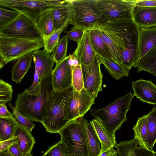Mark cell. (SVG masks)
I'll use <instances>...</instances> for the list:
<instances>
[{"label":"cell","instance_id":"obj_1","mask_svg":"<svg viewBox=\"0 0 156 156\" xmlns=\"http://www.w3.org/2000/svg\"><path fill=\"white\" fill-rule=\"evenodd\" d=\"M73 91L72 86L61 91L52 89L48 92L43 107L41 123L47 132L58 133L68 122L66 111Z\"/></svg>","mask_w":156,"mask_h":156},{"label":"cell","instance_id":"obj_2","mask_svg":"<svg viewBox=\"0 0 156 156\" xmlns=\"http://www.w3.org/2000/svg\"><path fill=\"white\" fill-rule=\"evenodd\" d=\"M104 23L122 38V65L129 70L137 67L140 27L134 20L119 18Z\"/></svg>","mask_w":156,"mask_h":156},{"label":"cell","instance_id":"obj_3","mask_svg":"<svg viewBox=\"0 0 156 156\" xmlns=\"http://www.w3.org/2000/svg\"><path fill=\"white\" fill-rule=\"evenodd\" d=\"M134 97L130 92L118 98L104 108L90 109V113L109 134L115 135V131L120 129L122 124L127 120L126 113L130 110V103Z\"/></svg>","mask_w":156,"mask_h":156},{"label":"cell","instance_id":"obj_4","mask_svg":"<svg viewBox=\"0 0 156 156\" xmlns=\"http://www.w3.org/2000/svg\"><path fill=\"white\" fill-rule=\"evenodd\" d=\"M41 82V90L39 95L29 94L25 90L19 93L15 107L26 118L41 123L43 105L48 92L52 89L51 75Z\"/></svg>","mask_w":156,"mask_h":156},{"label":"cell","instance_id":"obj_5","mask_svg":"<svg viewBox=\"0 0 156 156\" xmlns=\"http://www.w3.org/2000/svg\"><path fill=\"white\" fill-rule=\"evenodd\" d=\"M43 47V43L38 41L0 36V69Z\"/></svg>","mask_w":156,"mask_h":156},{"label":"cell","instance_id":"obj_6","mask_svg":"<svg viewBox=\"0 0 156 156\" xmlns=\"http://www.w3.org/2000/svg\"><path fill=\"white\" fill-rule=\"evenodd\" d=\"M73 27L87 30L104 23L107 19L98 9L96 0H71Z\"/></svg>","mask_w":156,"mask_h":156},{"label":"cell","instance_id":"obj_7","mask_svg":"<svg viewBox=\"0 0 156 156\" xmlns=\"http://www.w3.org/2000/svg\"><path fill=\"white\" fill-rule=\"evenodd\" d=\"M80 117L71 120L58 133L61 141L75 156H89L86 132Z\"/></svg>","mask_w":156,"mask_h":156},{"label":"cell","instance_id":"obj_8","mask_svg":"<svg viewBox=\"0 0 156 156\" xmlns=\"http://www.w3.org/2000/svg\"><path fill=\"white\" fill-rule=\"evenodd\" d=\"M65 1V0H0V6L16 11L36 23L43 13Z\"/></svg>","mask_w":156,"mask_h":156},{"label":"cell","instance_id":"obj_9","mask_svg":"<svg viewBox=\"0 0 156 156\" xmlns=\"http://www.w3.org/2000/svg\"><path fill=\"white\" fill-rule=\"evenodd\" d=\"M0 36L32 40L43 43L42 34L36 23L20 13L12 21L0 28Z\"/></svg>","mask_w":156,"mask_h":156},{"label":"cell","instance_id":"obj_10","mask_svg":"<svg viewBox=\"0 0 156 156\" xmlns=\"http://www.w3.org/2000/svg\"><path fill=\"white\" fill-rule=\"evenodd\" d=\"M98 9L111 20L120 18L134 19L135 0H96Z\"/></svg>","mask_w":156,"mask_h":156},{"label":"cell","instance_id":"obj_11","mask_svg":"<svg viewBox=\"0 0 156 156\" xmlns=\"http://www.w3.org/2000/svg\"><path fill=\"white\" fill-rule=\"evenodd\" d=\"M101 57L96 55L90 65H81L83 89L95 99L98 92L102 91V84L103 75L101 69Z\"/></svg>","mask_w":156,"mask_h":156},{"label":"cell","instance_id":"obj_12","mask_svg":"<svg viewBox=\"0 0 156 156\" xmlns=\"http://www.w3.org/2000/svg\"><path fill=\"white\" fill-rule=\"evenodd\" d=\"M95 99L83 88L80 92L74 90L66 111L68 122L83 117L95 103Z\"/></svg>","mask_w":156,"mask_h":156},{"label":"cell","instance_id":"obj_13","mask_svg":"<svg viewBox=\"0 0 156 156\" xmlns=\"http://www.w3.org/2000/svg\"><path fill=\"white\" fill-rule=\"evenodd\" d=\"M69 56L57 65L51 74L52 89L61 91L72 86V67L69 65Z\"/></svg>","mask_w":156,"mask_h":156},{"label":"cell","instance_id":"obj_14","mask_svg":"<svg viewBox=\"0 0 156 156\" xmlns=\"http://www.w3.org/2000/svg\"><path fill=\"white\" fill-rule=\"evenodd\" d=\"M94 28L98 30L109 48L113 60L117 63L122 65L123 51L118 37L104 23Z\"/></svg>","mask_w":156,"mask_h":156},{"label":"cell","instance_id":"obj_15","mask_svg":"<svg viewBox=\"0 0 156 156\" xmlns=\"http://www.w3.org/2000/svg\"><path fill=\"white\" fill-rule=\"evenodd\" d=\"M35 69L42 81L51 75L55 63L52 54L44 50H38L32 53Z\"/></svg>","mask_w":156,"mask_h":156},{"label":"cell","instance_id":"obj_16","mask_svg":"<svg viewBox=\"0 0 156 156\" xmlns=\"http://www.w3.org/2000/svg\"><path fill=\"white\" fill-rule=\"evenodd\" d=\"M134 96L143 102L156 104V85L151 81L139 79L132 83Z\"/></svg>","mask_w":156,"mask_h":156},{"label":"cell","instance_id":"obj_17","mask_svg":"<svg viewBox=\"0 0 156 156\" xmlns=\"http://www.w3.org/2000/svg\"><path fill=\"white\" fill-rule=\"evenodd\" d=\"M73 54L78 61L79 64L90 65L94 59L96 54L94 51L90 42L87 31L85 30L80 41Z\"/></svg>","mask_w":156,"mask_h":156},{"label":"cell","instance_id":"obj_18","mask_svg":"<svg viewBox=\"0 0 156 156\" xmlns=\"http://www.w3.org/2000/svg\"><path fill=\"white\" fill-rule=\"evenodd\" d=\"M156 46V27L140 28L138 46V64L140 60Z\"/></svg>","mask_w":156,"mask_h":156},{"label":"cell","instance_id":"obj_19","mask_svg":"<svg viewBox=\"0 0 156 156\" xmlns=\"http://www.w3.org/2000/svg\"><path fill=\"white\" fill-rule=\"evenodd\" d=\"M133 17L140 28L156 27V7L135 6Z\"/></svg>","mask_w":156,"mask_h":156},{"label":"cell","instance_id":"obj_20","mask_svg":"<svg viewBox=\"0 0 156 156\" xmlns=\"http://www.w3.org/2000/svg\"><path fill=\"white\" fill-rule=\"evenodd\" d=\"M55 31L61 28L68 22H71L73 13L71 0L65 2L52 9Z\"/></svg>","mask_w":156,"mask_h":156},{"label":"cell","instance_id":"obj_21","mask_svg":"<svg viewBox=\"0 0 156 156\" xmlns=\"http://www.w3.org/2000/svg\"><path fill=\"white\" fill-rule=\"evenodd\" d=\"M87 31L90 44L96 54L102 58L113 60L109 48L104 41L98 30L93 28Z\"/></svg>","mask_w":156,"mask_h":156},{"label":"cell","instance_id":"obj_22","mask_svg":"<svg viewBox=\"0 0 156 156\" xmlns=\"http://www.w3.org/2000/svg\"><path fill=\"white\" fill-rule=\"evenodd\" d=\"M32 53H29L16 61L11 71V79L16 83H20L31 66Z\"/></svg>","mask_w":156,"mask_h":156},{"label":"cell","instance_id":"obj_23","mask_svg":"<svg viewBox=\"0 0 156 156\" xmlns=\"http://www.w3.org/2000/svg\"><path fill=\"white\" fill-rule=\"evenodd\" d=\"M14 136L17 138V143L23 156L31 154L35 143L31 133L17 124Z\"/></svg>","mask_w":156,"mask_h":156},{"label":"cell","instance_id":"obj_24","mask_svg":"<svg viewBox=\"0 0 156 156\" xmlns=\"http://www.w3.org/2000/svg\"><path fill=\"white\" fill-rule=\"evenodd\" d=\"M83 123L87 136L89 156H98L101 153L100 142L95 131L91 123L85 118Z\"/></svg>","mask_w":156,"mask_h":156},{"label":"cell","instance_id":"obj_25","mask_svg":"<svg viewBox=\"0 0 156 156\" xmlns=\"http://www.w3.org/2000/svg\"><path fill=\"white\" fill-rule=\"evenodd\" d=\"M93 126L101 145V153L112 147L117 143L115 135H111L96 119L90 122Z\"/></svg>","mask_w":156,"mask_h":156},{"label":"cell","instance_id":"obj_26","mask_svg":"<svg viewBox=\"0 0 156 156\" xmlns=\"http://www.w3.org/2000/svg\"><path fill=\"white\" fill-rule=\"evenodd\" d=\"M146 116L147 124L146 146L152 150L156 142V107L153 106L152 110Z\"/></svg>","mask_w":156,"mask_h":156},{"label":"cell","instance_id":"obj_27","mask_svg":"<svg viewBox=\"0 0 156 156\" xmlns=\"http://www.w3.org/2000/svg\"><path fill=\"white\" fill-rule=\"evenodd\" d=\"M137 68L138 73L146 71L156 76V46L140 60Z\"/></svg>","mask_w":156,"mask_h":156},{"label":"cell","instance_id":"obj_28","mask_svg":"<svg viewBox=\"0 0 156 156\" xmlns=\"http://www.w3.org/2000/svg\"><path fill=\"white\" fill-rule=\"evenodd\" d=\"M17 124L14 117H0V141L13 137Z\"/></svg>","mask_w":156,"mask_h":156},{"label":"cell","instance_id":"obj_29","mask_svg":"<svg viewBox=\"0 0 156 156\" xmlns=\"http://www.w3.org/2000/svg\"><path fill=\"white\" fill-rule=\"evenodd\" d=\"M52 9L41 15L36 22L43 37L49 36L55 31Z\"/></svg>","mask_w":156,"mask_h":156},{"label":"cell","instance_id":"obj_30","mask_svg":"<svg viewBox=\"0 0 156 156\" xmlns=\"http://www.w3.org/2000/svg\"><path fill=\"white\" fill-rule=\"evenodd\" d=\"M102 64L110 75L118 81L123 77L129 76V70L121 65L115 62L113 60H109L101 58Z\"/></svg>","mask_w":156,"mask_h":156},{"label":"cell","instance_id":"obj_31","mask_svg":"<svg viewBox=\"0 0 156 156\" xmlns=\"http://www.w3.org/2000/svg\"><path fill=\"white\" fill-rule=\"evenodd\" d=\"M147 124V116L144 115L138 118L136 123L133 128L134 134V138L137 140L139 146H146Z\"/></svg>","mask_w":156,"mask_h":156},{"label":"cell","instance_id":"obj_32","mask_svg":"<svg viewBox=\"0 0 156 156\" xmlns=\"http://www.w3.org/2000/svg\"><path fill=\"white\" fill-rule=\"evenodd\" d=\"M138 143L133 138L129 140L122 141L119 144L116 143V148L119 156H137V150Z\"/></svg>","mask_w":156,"mask_h":156},{"label":"cell","instance_id":"obj_33","mask_svg":"<svg viewBox=\"0 0 156 156\" xmlns=\"http://www.w3.org/2000/svg\"><path fill=\"white\" fill-rule=\"evenodd\" d=\"M69 24H71L70 21L66 23L61 28L55 31L49 36L43 37L44 50L47 53H51L52 52L59 41L61 33Z\"/></svg>","mask_w":156,"mask_h":156},{"label":"cell","instance_id":"obj_34","mask_svg":"<svg viewBox=\"0 0 156 156\" xmlns=\"http://www.w3.org/2000/svg\"><path fill=\"white\" fill-rule=\"evenodd\" d=\"M68 39L66 34L59 39L53 50L52 55L55 65H57L67 57Z\"/></svg>","mask_w":156,"mask_h":156},{"label":"cell","instance_id":"obj_35","mask_svg":"<svg viewBox=\"0 0 156 156\" xmlns=\"http://www.w3.org/2000/svg\"><path fill=\"white\" fill-rule=\"evenodd\" d=\"M42 156H75L61 141L49 147Z\"/></svg>","mask_w":156,"mask_h":156},{"label":"cell","instance_id":"obj_36","mask_svg":"<svg viewBox=\"0 0 156 156\" xmlns=\"http://www.w3.org/2000/svg\"><path fill=\"white\" fill-rule=\"evenodd\" d=\"M9 106L12 110L13 114L15 116L16 123L19 126L24 128L31 133L35 126L33 121L26 118L22 115L10 101L8 104Z\"/></svg>","mask_w":156,"mask_h":156},{"label":"cell","instance_id":"obj_37","mask_svg":"<svg viewBox=\"0 0 156 156\" xmlns=\"http://www.w3.org/2000/svg\"><path fill=\"white\" fill-rule=\"evenodd\" d=\"M72 86L74 90L80 92L84 88L81 65L79 64L73 68L72 71Z\"/></svg>","mask_w":156,"mask_h":156},{"label":"cell","instance_id":"obj_38","mask_svg":"<svg viewBox=\"0 0 156 156\" xmlns=\"http://www.w3.org/2000/svg\"><path fill=\"white\" fill-rule=\"evenodd\" d=\"M13 90L12 86L2 79L0 80V104L5 105L12 99Z\"/></svg>","mask_w":156,"mask_h":156},{"label":"cell","instance_id":"obj_39","mask_svg":"<svg viewBox=\"0 0 156 156\" xmlns=\"http://www.w3.org/2000/svg\"><path fill=\"white\" fill-rule=\"evenodd\" d=\"M20 13L14 10L0 7V28L10 23L15 19Z\"/></svg>","mask_w":156,"mask_h":156},{"label":"cell","instance_id":"obj_40","mask_svg":"<svg viewBox=\"0 0 156 156\" xmlns=\"http://www.w3.org/2000/svg\"><path fill=\"white\" fill-rule=\"evenodd\" d=\"M41 90V82L39 76L35 70L34 75V80L31 86L25 90L28 94L37 95L39 94Z\"/></svg>","mask_w":156,"mask_h":156},{"label":"cell","instance_id":"obj_41","mask_svg":"<svg viewBox=\"0 0 156 156\" xmlns=\"http://www.w3.org/2000/svg\"><path fill=\"white\" fill-rule=\"evenodd\" d=\"M83 29L73 27L71 30L66 32V35L68 39L76 41L77 43L81 40L84 31Z\"/></svg>","mask_w":156,"mask_h":156},{"label":"cell","instance_id":"obj_42","mask_svg":"<svg viewBox=\"0 0 156 156\" xmlns=\"http://www.w3.org/2000/svg\"><path fill=\"white\" fill-rule=\"evenodd\" d=\"M154 152L145 146H139L137 148V156H155Z\"/></svg>","mask_w":156,"mask_h":156},{"label":"cell","instance_id":"obj_43","mask_svg":"<svg viewBox=\"0 0 156 156\" xmlns=\"http://www.w3.org/2000/svg\"><path fill=\"white\" fill-rule=\"evenodd\" d=\"M17 138L16 136L9 139L0 141V152L8 149L11 146L17 142Z\"/></svg>","mask_w":156,"mask_h":156},{"label":"cell","instance_id":"obj_44","mask_svg":"<svg viewBox=\"0 0 156 156\" xmlns=\"http://www.w3.org/2000/svg\"><path fill=\"white\" fill-rule=\"evenodd\" d=\"M135 6L156 7V0H135Z\"/></svg>","mask_w":156,"mask_h":156},{"label":"cell","instance_id":"obj_45","mask_svg":"<svg viewBox=\"0 0 156 156\" xmlns=\"http://www.w3.org/2000/svg\"><path fill=\"white\" fill-rule=\"evenodd\" d=\"M8 150L13 156H23L17 142L11 146Z\"/></svg>","mask_w":156,"mask_h":156},{"label":"cell","instance_id":"obj_46","mask_svg":"<svg viewBox=\"0 0 156 156\" xmlns=\"http://www.w3.org/2000/svg\"><path fill=\"white\" fill-rule=\"evenodd\" d=\"M13 116V114L9 111L5 105L0 104V117L11 118Z\"/></svg>","mask_w":156,"mask_h":156},{"label":"cell","instance_id":"obj_47","mask_svg":"<svg viewBox=\"0 0 156 156\" xmlns=\"http://www.w3.org/2000/svg\"><path fill=\"white\" fill-rule=\"evenodd\" d=\"M114 147H111L104 152L101 153L98 156H116L117 154V152Z\"/></svg>","mask_w":156,"mask_h":156},{"label":"cell","instance_id":"obj_48","mask_svg":"<svg viewBox=\"0 0 156 156\" xmlns=\"http://www.w3.org/2000/svg\"><path fill=\"white\" fill-rule=\"evenodd\" d=\"M68 56V63L72 67V69L75 66L79 64L78 61L73 54L69 55Z\"/></svg>","mask_w":156,"mask_h":156},{"label":"cell","instance_id":"obj_49","mask_svg":"<svg viewBox=\"0 0 156 156\" xmlns=\"http://www.w3.org/2000/svg\"><path fill=\"white\" fill-rule=\"evenodd\" d=\"M0 156H13L8 149L0 152Z\"/></svg>","mask_w":156,"mask_h":156},{"label":"cell","instance_id":"obj_50","mask_svg":"<svg viewBox=\"0 0 156 156\" xmlns=\"http://www.w3.org/2000/svg\"><path fill=\"white\" fill-rule=\"evenodd\" d=\"M25 156H33V154L32 153H31L30 154H28Z\"/></svg>","mask_w":156,"mask_h":156},{"label":"cell","instance_id":"obj_51","mask_svg":"<svg viewBox=\"0 0 156 156\" xmlns=\"http://www.w3.org/2000/svg\"><path fill=\"white\" fill-rule=\"evenodd\" d=\"M154 154H155V156H156V152H154Z\"/></svg>","mask_w":156,"mask_h":156},{"label":"cell","instance_id":"obj_52","mask_svg":"<svg viewBox=\"0 0 156 156\" xmlns=\"http://www.w3.org/2000/svg\"><path fill=\"white\" fill-rule=\"evenodd\" d=\"M116 156H119L117 154Z\"/></svg>","mask_w":156,"mask_h":156}]
</instances>
